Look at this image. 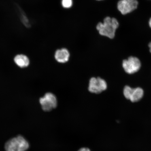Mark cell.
<instances>
[{"instance_id":"9","label":"cell","mask_w":151,"mask_h":151,"mask_svg":"<svg viewBox=\"0 0 151 151\" xmlns=\"http://www.w3.org/2000/svg\"><path fill=\"white\" fill-rule=\"evenodd\" d=\"M143 91L140 88H132L129 99L132 102L139 101L143 97Z\"/></svg>"},{"instance_id":"6","label":"cell","mask_w":151,"mask_h":151,"mask_svg":"<svg viewBox=\"0 0 151 151\" xmlns=\"http://www.w3.org/2000/svg\"><path fill=\"white\" fill-rule=\"evenodd\" d=\"M141 62L138 58L130 57L127 60H124L122 66L124 71L128 74H133L137 72L141 67Z\"/></svg>"},{"instance_id":"11","label":"cell","mask_w":151,"mask_h":151,"mask_svg":"<svg viewBox=\"0 0 151 151\" xmlns=\"http://www.w3.org/2000/svg\"><path fill=\"white\" fill-rule=\"evenodd\" d=\"M78 151H91L90 149L87 148H81Z\"/></svg>"},{"instance_id":"4","label":"cell","mask_w":151,"mask_h":151,"mask_svg":"<svg viewBox=\"0 0 151 151\" xmlns=\"http://www.w3.org/2000/svg\"><path fill=\"white\" fill-rule=\"evenodd\" d=\"M107 84L104 79L98 77L90 79L88 90L91 93L99 94L107 89Z\"/></svg>"},{"instance_id":"2","label":"cell","mask_w":151,"mask_h":151,"mask_svg":"<svg viewBox=\"0 0 151 151\" xmlns=\"http://www.w3.org/2000/svg\"><path fill=\"white\" fill-rule=\"evenodd\" d=\"M29 147V143L21 135L9 139L5 145L6 151H25Z\"/></svg>"},{"instance_id":"1","label":"cell","mask_w":151,"mask_h":151,"mask_svg":"<svg viewBox=\"0 0 151 151\" xmlns=\"http://www.w3.org/2000/svg\"><path fill=\"white\" fill-rule=\"evenodd\" d=\"M119 25L116 18L107 17L104 19L103 23L99 22L97 24L96 28L100 35L112 39L114 37Z\"/></svg>"},{"instance_id":"13","label":"cell","mask_w":151,"mask_h":151,"mask_svg":"<svg viewBox=\"0 0 151 151\" xmlns=\"http://www.w3.org/2000/svg\"><path fill=\"white\" fill-rule=\"evenodd\" d=\"M149 47H150V52L151 53V42H150V43H149Z\"/></svg>"},{"instance_id":"3","label":"cell","mask_w":151,"mask_h":151,"mask_svg":"<svg viewBox=\"0 0 151 151\" xmlns=\"http://www.w3.org/2000/svg\"><path fill=\"white\" fill-rule=\"evenodd\" d=\"M40 103L43 110L49 112L56 108L58 105V101L56 96L50 92L45 94L43 97L39 100Z\"/></svg>"},{"instance_id":"7","label":"cell","mask_w":151,"mask_h":151,"mask_svg":"<svg viewBox=\"0 0 151 151\" xmlns=\"http://www.w3.org/2000/svg\"><path fill=\"white\" fill-rule=\"evenodd\" d=\"M70 54L67 49L63 48L57 50L55 54V58L60 63H64L69 61Z\"/></svg>"},{"instance_id":"14","label":"cell","mask_w":151,"mask_h":151,"mask_svg":"<svg viewBox=\"0 0 151 151\" xmlns=\"http://www.w3.org/2000/svg\"><path fill=\"white\" fill-rule=\"evenodd\" d=\"M97 1H101V0H97Z\"/></svg>"},{"instance_id":"5","label":"cell","mask_w":151,"mask_h":151,"mask_svg":"<svg viewBox=\"0 0 151 151\" xmlns=\"http://www.w3.org/2000/svg\"><path fill=\"white\" fill-rule=\"evenodd\" d=\"M138 4L137 0H120L117 4V8L122 14L126 15L136 9Z\"/></svg>"},{"instance_id":"12","label":"cell","mask_w":151,"mask_h":151,"mask_svg":"<svg viewBox=\"0 0 151 151\" xmlns=\"http://www.w3.org/2000/svg\"><path fill=\"white\" fill-rule=\"evenodd\" d=\"M149 25L150 27L151 28V18L150 19V20L149 21Z\"/></svg>"},{"instance_id":"8","label":"cell","mask_w":151,"mask_h":151,"mask_svg":"<svg viewBox=\"0 0 151 151\" xmlns=\"http://www.w3.org/2000/svg\"><path fill=\"white\" fill-rule=\"evenodd\" d=\"M14 61L18 67L21 68L27 67L30 62L29 58L23 54L18 55L15 56Z\"/></svg>"},{"instance_id":"10","label":"cell","mask_w":151,"mask_h":151,"mask_svg":"<svg viewBox=\"0 0 151 151\" xmlns=\"http://www.w3.org/2000/svg\"><path fill=\"white\" fill-rule=\"evenodd\" d=\"M62 4L64 8H70L73 5V0H62Z\"/></svg>"}]
</instances>
